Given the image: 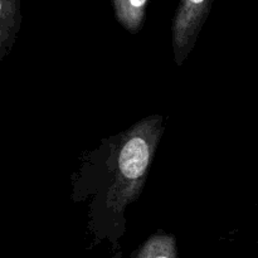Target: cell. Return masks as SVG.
<instances>
[{"mask_svg":"<svg viewBox=\"0 0 258 258\" xmlns=\"http://www.w3.org/2000/svg\"><path fill=\"white\" fill-rule=\"evenodd\" d=\"M214 0H180L171 25L174 57L181 66L193 49Z\"/></svg>","mask_w":258,"mask_h":258,"instance_id":"7a4b0ae2","label":"cell"},{"mask_svg":"<svg viewBox=\"0 0 258 258\" xmlns=\"http://www.w3.org/2000/svg\"><path fill=\"white\" fill-rule=\"evenodd\" d=\"M161 134L163 117L151 116L121 136L115 156L113 181L107 197L111 208L122 211L140 196Z\"/></svg>","mask_w":258,"mask_h":258,"instance_id":"6da1fadb","label":"cell"},{"mask_svg":"<svg viewBox=\"0 0 258 258\" xmlns=\"http://www.w3.org/2000/svg\"><path fill=\"white\" fill-rule=\"evenodd\" d=\"M176 242L170 234H155L144 243L136 258H176Z\"/></svg>","mask_w":258,"mask_h":258,"instance_id":"5b68a950","label":"cell"},{"mask_svg":"<svg viewBox=\"0 0 258 258\" xmlns=\"http://www.w3.org/2000/svg\"><path fill=\"white\" fill-rule=\"evenodd\" d=\"M149 0H112L117 22L130 33L143 28Z\"/></svg>","mask_w":258,"mask_h":258,"instance_id":"277c9868","label":"cell"},{"mask_svg":"<svg viewBox=\"0 0 258 258\" xmlns=\"http://www.w3.org/2000/svg\"><path fill=\"white\" fill-rule=\"evenodd\" d=\"M20 23V0H0V59L12 49Z\"/></svg>","mask_w":258,"mask_h":258,"instance_id":"3957f363","label":"cell"}]
</instances>
